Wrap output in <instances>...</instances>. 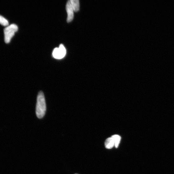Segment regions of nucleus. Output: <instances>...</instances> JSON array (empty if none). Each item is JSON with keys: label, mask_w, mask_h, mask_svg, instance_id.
<instances>
[{"label": "nucleus", "mask_w": 174, "mask_h": 174, "mask_svg": "<svg viewBox=\"0 0 174 174\" xmlns=\"http://www.w3.org/2000/svg\"><path fill=\"white\" fill-rule=\"evenodd\" d=\"M46 111V105L44 95L42 91L39 92L36 107V114L37 117L41 119L45 115Z\"/></svg>", "instance_id": "obj_1"}, {"label": "nucleus", "mask_w": 174, "mask_h": 174, "mask_svg": "<svg viewBox=\"0 0 174 174\" xmlns=\"http://www.w3.org/2000/svg\"><path fill=\"white\" fill-rule=\"evenodd\" d=\"M73 10L75 12H77L79 10L80 5L78 0H71L70 1Z\"/></svg>", "instance_id": "obj_6"}, {"label": "nucleus", "mask_w": 174, "mask_h": 174, "mask_svg": "<svg viewBox=\"0 0 174 174\" xmlns=\"http://www.w3.org/2000/svg\"><path fill=\"white\" fill-rule=\"evenodd\" d=\"M18 30L17 26L14 24L6 26L4 30V40L6 43H10L15 35Z\"/></svg>", "instance_id": "obj_2"}, {"label": "nucleus", "mask_w": 174, "mask_h": 174, "mask_svg": "<svg viewBox=\"0 0 174 174\" xmlns=\"http://www.w3.org/2000/svg\"><path fill=\"white\" fill-rule=\"evenodd\" d=\"M66 50L62 44H60L59 48H55L53 52V56L54 58L60 59L65 57Z\"/></svg>", "instance_id": "obj_3"}, {"label": "nucleus", "mask_w": 174, "mask_h": 174, "mask_svg": "<svg viewBox=\"0 0 174 174\" xmlns=\"http://www.w3.org/2000/svg\"><path fill=\"white\" fill-rule=\"evenodd\" d=\"M105 146L106 148L111 149L115 146L114 140L112 137L107 139L105 142Z\"/></svg>", "instance_id": "obj_5"}, {"label": "nucleus", "mask_w": 174, "mask_h": 174, "mask_svg": "<svg viewBox=\"0 0 174 174\" xmlns=\"http://www.w3.org/2000/svg\"><path fill=\"white\" fill-rule=\"evenodd\" d=\"M66 10L68 14L67 21L68 23L72 21L74 18V10L72 6L70 1H68L66 5Z\"/></svg>", "instance_id": "obj_4"}, {"label": "nucleus", "mask_w": 174, "mask_h": 174, "mask_svg": "<svg viewBox=\"0 0 174 174\" xmlns=\"http://www.w3.org/2000/svg\"></svg>", "instance_id": "obj_9"}, {"label": "nucleus", "mask_w": 174, "mask_h": 174, "mask_svg": "<svg viewBox=\"0 0 174 174\" xmlns=\"http://www.w3.org/2000/svg\"><path fill=\"white\" fill-rule=\"evenodd\" d=\"M0 24L4 26H7L9 25V22L5 18L0 15Z\"/></svg>", "instance_id": "obj_8"}, {"label": "nucleus", "mask_w": 174, "mask_h": 174, "mask_svg": "<svg viewBox=\"0 0 174 174\" xmlns=\"http://www.w3.org/2000/svg\"><path fill=\"white\" fill-rule=\"evenodd\" d=\"M111 137H113L114 140L115 148H117L121 140V136L117 134H115L112 135Z\"/></svg>", "instance_id": "obj_7"}]
</instances>
